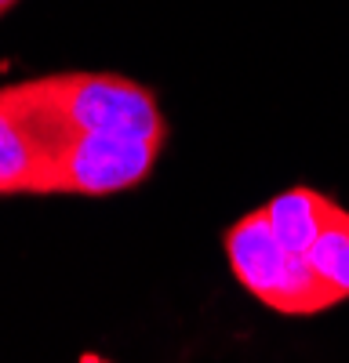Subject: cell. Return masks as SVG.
I'll return each instance as SVG.
<instances>
[{
    "instance_id": "cell-6",
    "label": "cell",
    "mask_w": 349,
    "mask_h": 363,
    "mask_svg": "<svg viewBox=\"0 0 349 363\" xmlns=\"http://www.w3.org/2000/svg\"><path fill=\"white\" fill-rule=\"evenodd\" d=\"M306 262L313 265L316 277L338 294V301L349 298V211L342 203H335L324 229H320L316 240L309 244Z\"/></svg>"
},
{
    "instance_id": "cell-3",
    "label": "cell",
    "mask_w": 349,
    "mask_h": 363,
    "mask_svg": "<svg viewBox=\"0 0 349 363\" xmlns=\"http://www.w3.org/2000/svg\"><path fill=\"white\" fill-rule=\"evenodd\" d=\"M164 135H73L58 153L48 196H113L142 186L164 153Z\"/></svg>"
},
{
    "instance_id": "cell-2",
    "label": "cell",
    "mask_w": 349,
    "mask_h": 363,
    "mask_svg": "<svg viewBox=\"0 0 349 363\" xmlns=\"http://www.w3.org/2000/svg\"><path fill=\"white\" fill-rule=\"evenodd\" d=\"M70 138L51 77L0 87V196H48L51 167Z\"/></svg>"
},
{
    "instance_id": "cell-7",
    "label": "cell",
    "mask_w": 349,
    "mask_h": 363,
    "mask_svg": "<svg viewBox=\"0 0 349 363\" xmlns=\"http://www.w3.org/2000/svg\"><path fill=\"white\" fill-rule=\"evenodd\" d=\"M15 4H18V0H0V15H8Z\"/></svg>"
},
{
    "instance_id": "cell-1",
    "label": "cell",
    "mask_w": 349,
    "mask_h": 363,
    "mask_svg": "<svg viewBox=\"0 0 349 363\" xmlns=\"http://www.w3.org/2000/svg\"><path fill=\"white\" fill-rule=\"evenodd\" d=\"M222 247L237 284L280 316H316L342 306L338 294L313 272L306 255L280 244L262 207L226 229Z\"/></svg>"
},
{
    "instance_id": "cell-4",
    "label": "cell",
    "mask_w": 349,
    "mask_h": 363,
    "mask_svg": "<svg viewBox=\"0 0 349 363\" xmlns=\"http://www.w3.org/2000/svg\"><path fill=\"white\" fill-rule=\"evenodd\" d=\"M58 113L73 135H164L167 120L157 95L116 73H58L51 77Z\"/></svg>"
},
{
    "instance_id": "cell-5",
    "label": "cell",
    "mask_w": 349,
    "mask_h": 363,
    "mask_svg": "<svg viewBox=\"0 0 349 363\" xmlns=\"http://www.w3.org/2000/svg\"><path fill=\"white\" fill-rule=\"evenodd\" d=\"M331 211H335L331 196L316 193V189H306V186H295V189H284L280 196H273L266 207H262V215H266V222L280 236V244L306 255L309 244L316 240V233L324 229Z\"/></svg>"
}]
</instances>
